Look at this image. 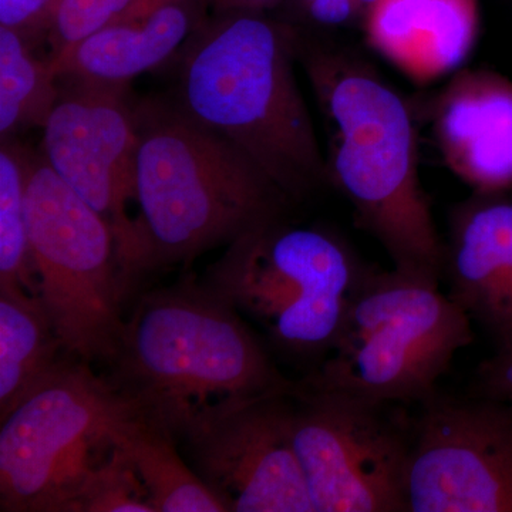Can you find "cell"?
Wrapping results in <instances>:
<instances>
[{"mask_svg": "<svg viewBox=\"0 0 512 512\" xmlns=\"http://www.w3.org/2000/svg\"><path fill=\"white\" fill-rule=\"evenodd\" d=\"M298 62L329 124L328 183L352 205L357 227L394 268L443 281L444 239L420 181L412 106L365 59L302 28Z\"/></svg>", "mask_w": 512, "mask_h": 512, "instance_id": "obj_1", "label": "cell"}, {"mask_svg": "<svg viewBox=\"0 0 512 512\" xmlns=\"http://www.w3.org/2000/svg\"><path fill=\"white\" fill-rule=\"evenodd\" d=\"M299 26L262 12L210 13L177 59L173 97L234 143L292 201L328 183L311 111L299 87Z\"/></svg>", "mask_w": 512, "mask_h": 512, "instance_id": "obj_2", "label": "cell"}, {"mask_svg": "<svg viewBox=\"0 0 512 512\" xmlns=\"http://www.w3.org/2000/svg\"><path fill=\"white\" fill-rule=\"evenodd\" d=\"M107 365L138 416L177 443L204 414L296 390L241 313L192 279L138 299Z\"/></svg>", "mask_w": 512, "mask_h": 512, "instance_id": "obj_3", "label": "cell"}, {"mask_svg": "<svg viewBox=\"0 0 512 512\" xmlns=\"http://www.w3.org/2000/svg\"><path fill=\"white\" fill-rule=\"evenodd\" d=\"M143 274L190 262L284 218L292 200L234 143L174 99L134 103Z\"/></svg>", "mask_w": 512, "mask_h": 512, "instance_id": "obj_4", "label": "cell"}, {"mask_svg": "<svg viewBox=\"0 0 512 512\" xmlns=\"http://www.w3.org/2000/svg\"><path fill=\"white\" fill-rule=\"evenodd\" d=\"M372 269L335 232L278 218L229 244L204 284L262 325L276 349L322 362Z\"/></svg>", "mask_w": 512, "mask_h": 512, "instance_id": "obj_5", "label": "cell"}, {"mask_svg": "<svg viewBox=\"0 0 512 512\" xmlns=\"http://www.w3.org/2000/svg\"><path fill=\"white\" fill-rule=\"evenodd\" d=\"M440 282L373 268L335 346L302 383L377 402L423 403L454 357L473 342V322Z\"/></svg>", "mask_w": 512, "mask_h": 512, "instance_id": "obj_6", "label": "cell"}, {"mask_svg": "<svg viewBox=\"0 0 512 512\" xmlns=\"http://www.w3.org/2000/svg\"><path fill=\"white\" fill-rule=\"evenodd\" d=\"M26 221L37 296L67 355L106 362L116 353L130 282L109 222L47 163L26 154Z\"/></svg>", "mask_w": 512, "mask_h": 512, "instance_id": "obj_7", "label": "cell"}, {"mask_svg": "<svg viewBox=\"0 0 512 512\" xmlns=\"http://www.w3.org/2000/svg\"><path fill=\"white\" fill-rule=\"evenodd\" d=\"M137 413L90 369L62 359L5 417L0 429V511L74 512L93 471Z\"/></svg>", "mask_w": 512, "mask_h": 512, "instance_id": "obj_8", "label": "cell"}, {"mask_svg": "<svg viewBox=\"0 0 512 512\" xmlns=\"http://www.w3.org/2000/svg\"><path fill=\"white\" fill-rule=\"evenodd\" d=\"M399 406L296 384L293 444L315 512H409L413 420Z\"/></svg>", "mask_w": 512, "mask_h": 512, "instance_id": "obj_9", "label": "cell"}, {"mask_svg": "<svg viewBox=\"0 0 512 512\" xmlns=\"http://www.w3.org/2000/svg\"><path fill=\"white\" fill-rule=\"evenodd\" d=\"M59 97L45 128L43 156L57 175L104 218L131 288L143 275L136 218L137 126L128 86L59 77Z\"/></svg>", "mask_w": 512, "mask_h": 512, "instance_id": "obj_10", "label": "cell"}, {"mask_svg": "<svg viewBox=\"0 0 512 512\" xmlns=\"http://www.w3.org/2000/svg\"><path fill=\"white\" fill-rule=\"evenodd\" d=\"M409 512H512V404L439 392L413 420Z\"/></svg>", "mask_w": 512, "mask_h": 512, "instance_id": "obj_11", "label": "cell"}, {"mask_svg": "<svg viewBox=\"0 0 512 512\" xmlns=\"http://www.w3.org/2000/svg\"><path fill=\"white\" fill-rule=\"evenodd\" d=\"M293 393L214 410L178 439L227 512H315L293 444Z\"/></svg>", "mask_w": 512, "mask_h": 512, "instance_id": "obj_12", "label": "cell"}, {"mask_svg": "<svg viewBox=\"0 0 512 512\" xmlns=\"http://www.w3.org/2000/svg\"><path fill=\"white\" fill-rule=\"evenodd\" d=\"M443 279L495 353L512 355V191L473 192L451 208Z\"/></svg>", "mask_w": 512, "mask_h": 512, "instance_id": "obj_13", "label": "cell"}, {"mask_svg": "<svg viewBox=\"0 0 512 512\" xmlns=\"http://www.w3.org/2000/svg\"><path fill=\"white\" fill-rule=\"evenodd\" d=\"M429 106L448 170L476 194L512 191V80L493 70L461 69Z\"/></svg>", "mask_w": 512, "mask_h": 512, "instance_id": "obj_14", "label": "cell"}, {"mask_svg": "<svg viewBox=\"0 0 512 512\" xmlns=\"http://www.w3.org/2000/svg\"><path fill=\"white\" fill-rule=\"evenodd\" d=\"M208 0H138L106 28L52 60L57 77L128 86L177 59L210 16Z\"/></svg>", "mask_w": 512, "mask_h": 512, "instance_id": "obj_15", "label": "cell"}, {"mask_svg": "<svg viewBox=\"0 0 512 512\" xmlns=\"http://www.w3.org/2000/svg\"><path fill=\"white\" fill-rule=\"evenodd\" d=\"M367 45L417 84L464 69L481 28L480 0H380L362 23Z\"/></svg>", "mask_w": 512, "mask_h": 512, "instance_id": "obj_16", "label": "cell"}, {"mask_svg": "<svg viewBox=\"0 0 512 512\" xmlns=\"http://www.w3.org/2000/svg\"><path fill=\"white\" fill-rule=\"evenodd\" d=\"M63 343L39 296L0 288V419L60 363Z\"/></svg>", "mask_w": 512, "mask_h": 512, "instance_id": "obj_17", "label": "cell"}, {"mask_svg": "<svg viewBox=\"0 0 512 512\" xmlns=\"http://www.w3.org/2000/svg\"><path fill=\"white\" fill-rule=\"evenodd\" d=\"M116 441L126 451L156 512H227L177 450L167 431L131 414L119 424Z\"/></svg>", "mask_w": 512, "mask_h": 512, "instance_id": "obj_18", "label": "cell"}, {"mask_svg": "<svg viewBox=\"0 0 512 512\" xmlns=\"http://www.w3.org/2000/svg\"><path fill=\"white\" fill-rule=\"evenodd\" d=\"M18 30L0 26V138L25 128H45L59 97V77L49 56Z\"/></svg>", "mask_w": 512, "mask_h": 512, "instance_id": "obj_19", "label": "cell"}, {"mask_svg": "<svg viewBox=\"0 0 512 512\" xmlns=\"http://www.w3.org/2000/svg\"><path fill=\"white\" fill-rule=\"evenodd\" d=\"M28 148L13 138L0 146V288L37 295L29 255L25 184Z\"/></svg>", "mask_w": 512, "mask_h": 512, "instance_id": "obj_20", "label": "cell"}, {"mask_svg": "<svg viewBox=\"0 0 512 512\" xmlns=\"http://www.w3.org/2000/svg\"><path fill=\"white\" fill-rule=\"evenodd\" d=\"M74 512H156L136 468L117 441L110 456L93 471Z\"/></svg>", "mask_w": 512, "mask_h": 512, "instance_id": "obj_21", "label": "cell"}, {"mask_svg": "<svg viewBox=\"0 0 512 512\" xmlns=\"http://www.w3.org/2000/svg\"><path fill=\"white\" fill-rule=\"evenodd\" d=\"M138 0H62L47 32L50 59L106 28Z\"/></svg>", "mask_w": 512, "mask_h": 512, "instance_id": "obj_22", "label": "cell"}, {"mask_svg": "<svg viewBox=\"0 0 512 512\" xmlns=\"http://www.w3.org/2000/svg\"><path fill=\"white\" fill-rule=\"evenodd\" d=\"M62 0H0V26L15 29L37 45L47 32Z\"/></svg>", "mask_w": 512, "mask_h": 512, "instance_id": "obj_23", "label": "cell"}, {"mask_svg": "<svg viewBox=\"0 0 512 512\" xmlns=\"http://www.w3.org/2000/svg\"><path fill=\"white\" fill-rule=\"evenodd\" d=\"M478 389L483 396L512 404V355L495 353L478 367Z\"/></svg>", "mask_w": 512, "mask_h": 512, "instance_id": "obj_24", "label": "cell"}, {"mask_svg": "<svg viewBox=\"0 0 512 512\" xmlns=\"http://www.w3.org/2000/svg\"><path fill=\"white\" fill-rule=\"evenodd\" d=\"M285 0H208L211 13L262 12L272 13L281 9Z\"/></svg>", "mask_w": 512, "mask_h": 512, "instance_id": "obj_25", "label": "cell"}, {"mask_svg": "<svg viewBox=\"0 0 512 512\" xmlns=\"http://www.w3.org/2000/svg\"><path fill=\"white\" fill-rule=\"evenodd\" d=\"M313 0H285L281 9L284 10V15L279 18L286 20V22L293 23L298 16L301 15L306 6L311 5Z\"/></svg>", "mask_w": 512, "mask_h": 512, "instance_id": "obj_26", "label": "cell"}, {"mask_svg": "<svg viewBox=\"0 0 512 512\" xmlns=\"http://www.w3.org/2000/svg\"><path fill=\"white\" fill-rule=\"evenodd\" d=\"M379 2L380 0H355L356 5L359 6L360 10H362L363 16H365V18L367 13H369L370 10L375 8L377 3Z\"/></svg>", "mask_w": 512, "mask_h": 512, "instance_id": "obj_27", "label": "cell"}]
</instances>
